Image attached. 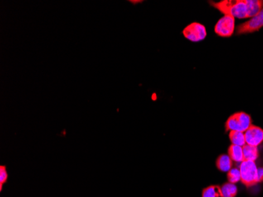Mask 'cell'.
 I'll return each instance as SVG.
<instances>
[{
	"label": "cell",
	"instance_id": "3957f363",
	"mask_svg": "<svg viewBox=\"0 0 263 197\" xmlns=\"http://www.w3.org/2000/svg\"><path fill=\"white\" fill-rule=\"evenodd\" d=\"M239 169L241 174V181L246 186H252L258 183V167L255 162L244 160Z\"/></svg>",
	"mask_w": 263,
	"mask_h": 197
},
{
	"label": "cell",
	"instance_id": "7a4b0ae2",
	"mask_svg": "<svg viewBox=\"0 0 263 197\" xmlns=\"http://www.w3.org/2000/svg\"><path fill=\"white\" fill-rule=\"evenodd\" d=\"M251 126L252 124H251V116L245 112L234 114L229 117L226 124V130L230 132L239 131V132H245Z\"/></svg>",
	"mask_w": 263,
	"mask_h": 197
},
{
	"label": "cell",
	"instance_id": "5bb4252c",
	"mask_svg": "<svg viewBox=\"0 0 263 197\" xmlns=\"http://www.w3.org/2000/svg\"><path fill=\"white\" fill-rule=\"evenodd\" d=\"M228 179L230 183L236 184L240 181H241V174H240V169L238 168H232L228 172Z\"/></svg>",
	"mask_w": 263,
	"mask_h": 197
},
{
	"label": "cell",
	"instance_id": "9c48e42d",
	"mask_svg": "<svg viewBox=\"0 0 263 197\" xmlns=\"http://www.w3.org/2000/svg\"><path fill=\"white\" fill-rule=\"evenodd\" d=\"M229 155L232 161L236 162V163H242L245 160L243 147L237 146V145H232L230 146L229 148Z\"/></svg>",
	"mask_w": 263,
	"mask_h": 197
},
{
	"label": "cell",
	"instance_id": "52a82bcc",
	"mask_svg": "<svg viewBox=\"0 0 263 197\" xmlns=\"http://www.w3.org/2000/svg\"><path fill=\"white\" fill-rule=\"evenodd\" d=\"M246 145L257 147L263 142V130L258 126H251L245 132Z\"/></svg>",
	"mask_w": 263,
	"mask_h": 197
},
{
	"label": "cell",
	"instance_id": "9a60e30c",
	"mask_svg": "<svg viewBox=\"0 0 263 197\" xmlns=\"http://www.w3.org/2000/svg\"><path fill=\"white\" fill-rule=\"evenodd\" d=\"M7 179H8V174H7L6 166L1 165L0 166V191L2 192V186L6 184Z\"/></svg>",
	"mask_w": 263,
	"mask_h": 197
},
{
	"label": "cell",
	"instance_id": "6da1fadb",
	"mask_svg": "<svg viewBox=\"0 0 263 197\" xmlns=\"http://www.w3.org/2000/svg\"><path fill=\"white\" fill-rule=\"evenodd\" d=\"M211 5L225 15L234 18H247L258 15L263 7L260 0H223L211 2Z\"/></svg>",
	"mask_w": 263,
	"mask_h": 197
},
{
	"label": "cell",
	"instance_id": "8992f818",
	"mask_svg": "<svg viewBox=\"0 0 263 197\" xmlns=\"http://www.w3.org/2000/svg\"><path fill=\"white\" fill-rule=\"evenodd\" d=\"M262 27H263V7L258 15L251 17L249 21L239 25L236 33L237 34L254 33L260 30Z\"/></svg>",
	"mask_w": 263,
	"mask_h": 197
},
{
	"label": "cell",
	"instance_id": "ba28073f",
	"mask_svg": "<svg viewBox=\"0 0 263 197\" xmlns=\"http://www.w3.org/2000/svg\"><path fill=\"white\" fill-rule=\"evenodd\" d=\"M232 166V160L229 155H221L217 160V167L221 172H229Z\"/></svg>",
	"mask_w": 263,
	"mask_h": 197
},
{
	"label": "cell",
	"instance_id": "30bf717a",
	"mask_svg": "<svg viewBox=\"0 0 263 197\" xmlns=\"http://www.w3.org/2000/svg\"><path fill=\"white\" fill-rule=\"evenodd\" d=\"M243 151H244L245 160L255 162L259 157V150L257 147L246 145L243 147Z\"/></svg>",
	"mask_w": 263,
	"mask_h": 197
},
{
	"label": "cell",
	"instance_id": "2e32d148",
	"mask_svg": "<svg viewBox=\"0 0 263 197\" xmlns=\"http://www.w3.org/2000/svg\"><path fill=\"white\" fill-rule=\"evenodd\" d=\"M258 182L263 181V167L258 168Z\"/></svg>",
	"mask_w": 263,
	"mask_h": 197
},
{
	"label": "cell",
	"instance_id": "4fadbf2b",
	"mask_svg": "<svg viewBox=\"0 0 263 197\" xmlns=\"http://www.w3.org/2000/svg\"><path fill=\"white\" fill-rule=\"evenodd\" d=\"M203 197H224L221 193V187L218 185H211L203 191Z\"/></svg>",
	"mask_w": 263,
	"mask_h": 197
},
{
	"label": "cell",
	"instance_id": "277c9868",
	"mask_svg": "<svg viewBox=\"0 0 263 197\" xmlns=\"http://www.w3.org/2000/svg\"><path fill=\"white\" fill-rule=\"evenodd\" d=\"M183 35L192 42H199L207 37V30L202 24L193 22L184 28Z\"/></svg>",
	"mask_w": 263,
	"mask_h": 197
},
{
	"label": "cell",
	"instance_id": "5b68a950",
	"mask_svg": "<svg viewBox=\"0 0 263 197\" xmlns=\"http://www.w3.org/2000/svg\"><path fill=\"white\" fill-rule=\"evenodd\" d=\"M235 30V18L230 15H225L218 20L214 31L219 36L230 37L232 36Z\"/></svg>",
	"mask_w": 263,
	"mask_h": 197
},
{
	"label": "cell",
	"instance_id": "7c38bea8",
	"mask_svg": "<svg viewBox=\"0 0 263 197\" xmlns=\"http://www.w3.org/2000/svg\"><path fill=\"white\" fill-rule=\"evenodd\" d=\"M221 190L224 197H235L238 192L236 185L230 182L224 184L221 187Z\"/></svg>",
	"mask_w": 263,
	"mask_h": 197
},
{
	"label": "cell",
	"instance_id": "8fae6325",
	"mask_svg": "<svg viewBox=\"0 0 263 197\" xmlns=\"http://www.w3.org/2000/svg\"><path fill=\"white\" fill-rule=\"evenodd\" d=\"M230 139L232 145H237L240 147H244L246 145L245 132L239 131H231L230 133Z\"/></svg>",
	"mask_w": 263,
	"mask_h": 197
}]
</instances>
